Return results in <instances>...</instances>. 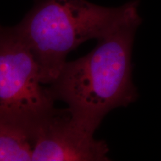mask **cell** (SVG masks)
<instances>
[{
    "instance_id": "277c9868",
    "label": "cell",
    "mask_w": 161,
    "mask_h": 161,
    "mask_svg": "<svg viewBox=\"0 0 161 161\" xmlns=\"http://www.w3.org/2000/svg\"><path fill=\"white\" fill-rule=\"evenodd\" d=\"M31 140L32 161L109 160L105 141L96 140L68 109H56L37 127Z\"/></svg>"
},
{
    "instance_id": "3957f363",
    "label": "cell",
    "mask_w": 161,
    "mask_h": 161,
    "mask_svg": "<svg viewBox=\"0 0 161 161\" xmlns=\"http://www.w3.org/2000/svg\"><path fill=\"white\" fill-rule=\"evenodd\" d=\"M41 81L40 67L14 27L0 29V119L30 136L55 111V98Z\"/></svg>"
},
{
    "instance_id": "7a4b0ae2",
    "label": "cell",
    "mask_w": 161,
    "mask_h": 161,
    "mask_svg": "<svg viewBox=\"0 0 161 161\" xmlns=\"http://www.w3.org/2000/svg\"><path fill=\"white\" fill-rule=\"evenodd\" d=\"M138 5L136 0L117 8L86 0H39L14 28L35 56L42 83L50 84L70 52L86 40H99L140 17Z\"/></svg>"
},
{
    "instance_id": "6da1fadb",
    "label": "cell",
    "mask_w": 161,
    "mask_h": 161,
    "mask_svg": "<svg viewBox=\"0 0 161 161\" xmlns=\"http://www.w3.org/2000/svg\"><path fill=\"white\" fill-rule=\"evenodd\" d=\"M138 17L98 40L87 55L64 64L49 89L68 105L72 117L95 133L107 114L138 97L132 80V47Z\"/></svg>"
},
{
    "instance_id": "8992f818",
    "label": "cell",
    "mask_w": 161,
    "mask_h": 161,
    "mask_svg": "<svg viewBox=\"0 0 161 161\" xmlns=\"http://www.w3.org/2000/svg\"><path fill=\"white\" fill-rule=\"evenodd\" d=\"M1 28H2V27H1V26H0V29H1Z\"/></svg>"
},
{
    "instance_id": "5b68a950",
    "label": "cell",
    "mask_w": 161,
    "mask_h": 161,
    "mask_svg": "<svg viewBox=\"0 0 161 161\" xmlns=\"http://www.w3.org/2000/svg\"><path fill=\"white\" fill-rule=\"evenodd\" d=\"M33 143L23 128L0 119V161L32 160Z\"/></svg>"
}]
</instances>
